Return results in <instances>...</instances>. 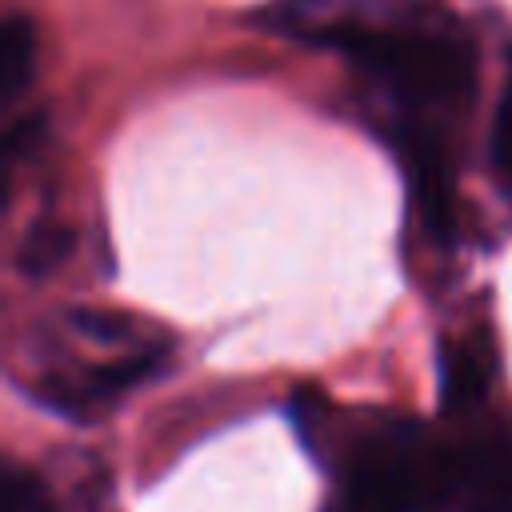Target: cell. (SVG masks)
<instances>
[{
    "label": "cell",
    "mask_w": 512,
    "mask_h": 512,
    "mask_svg": "<svg viewBox=\"0 0 512 512\" xmlns=\"http://www.w3.org/2000/svg\"><path fill=\"white\" fill-rule=\"evenodd\" d=\"M492 380V356L480 340H456L440 356V404L448 416H468L484 404Z\"/></svg>",
    "instance_id": "obj_5"
},
{
    "label": "cell",
    "mask_w": 512,
    "mask_h": 512,
    "mask_svg": "<svg viewBox=\"0 0 512 512\" xmlns=\"http://www.w3.org/2000/svg\"><path fill=\"white\" fill-rule=\"evenodd\" d=\"M492 152H496V164H500V172L512 180V72H508V84H504V96H500V108H496Z\"/></svg>",
    "instance_id": "obj_9"
},
{
    "label": "cell",
    "mask_w": 512,
    "mask_h": 512,
    "mask_svg": "<svg viewBox=\"0 0 512 512\" xmlns=\"http://www.w3.org/2000/svg\"><path fill=\"white\" fill-rule=\"evenodd\" d=\"M300 440L328 460L332 496L320 512H432V472L440 436L412 416L332 412L320 396L292 404Z\"/></svg>",
    "instance_id": "obj_2"
},
{
    "label": "cell",
    "mask_w": 512,
    "mask_h": 512,
    "mask_svg": "<svg viewBox=\"0 0 512 512\" xmlns=\"http://www.w3.org/2000/svg\"><path fill=\"white\" fill-rule=\"evenodd\" d=\"M36 76V24L28 16H8L0 28V100L16 104Z\"/></svg>",
    "instance_id": "obj_6"
},
{
    "label": "cell",
    "mask_w": 512,
    "mask_h": 512,
    "mask_svg": "<svg viewBox=\"0 0 512 512\" xmlns=\"http://www.w3.org/2000/svg\"><path fill=\"white\" fill-rule=\"evenodd\" d=\"M0 512H52L48 488L40 484V476H32L24 468H8L4 488H0Z\"/></svg>",
    "instance_id": "obj_8"
},
{
    "label": "cell",
    "mask_w": 512,
    "mask_h": 512,
    "mask_svg": "<svg viewBox=\"0 0 512 512\" xmlns=\"http://www.w3.org/2000/svg\"><path fill=\"white\" fill-rule=\"evenodd\" d=\"M76 248V232L64 220H36L20 244V272L24 276H48L56 272Z\"/></svg>",
    "instance_id": "obj_7"
},
{
    "label": "cell",
    "mask_w": 512,
    "mask_h": 512,
    "mask_svg": "<svg viewBox=\"0 0 512 512\" xmlns=\"http://www.w3.org/2000/svg\"><path fill=\"white\" fill-rule=\"evenodd\" d=\"M168 332L116 308H64L36 328L32 396L72 420H92L156 376L168 360Z\"/></svg>",
    "instance_id": "obj_3"
},
{
    "label": "cell",
    "mask_w": 512,
    "mask_h": 512,
    "mask_svg": "<svg viewBox=\"0 0 512 512\" xmlns=\"http://www.w3.org/2000/svg\"><path fill=\"white\" fill-rule=\"evenodd\" d=\"M432 512H512V432L472 424L440 436L432 472Z\"/></svg>",
    "instance_id": "obj_4"
},
{
    "label": "cell",
    "mask_w": 512,
    "mask_h": 512,
    "mask_svg": "<svg viewBox=\"0 0 512 512\" xmlns=\"http://www.w3.org/2000/svg\"><path fill=\"white\" fill-rule=\"evenodd\" d=\"M316 36L332 40L380 92L412 180H448L444 128L468 108L476 88V52L468 36L444 16L384 24L336 20Z\"/></svg>",
    "instance_id": "obj_1"
}]
</instances>
